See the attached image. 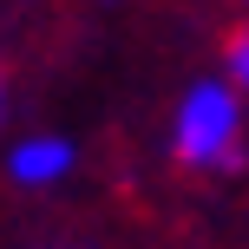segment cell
I'll use <instances>...</instances> for the list:
<instances>
[{
  "label": "cell",
  "mask_w": 249,
  "mask_h": 249,
  "mask_svg": "<svg viewBox=\"0 0 249 249\" xmlns=\"http://www.w3.org/2000/svg\"><path fill=\"white\" fill-rule=\"evenodd\" d=\"M223 72H230V86L249 99V20H236L223 33Z\"/></svg>",
  "instance_id": "6da1fadb"
}]
</instances>
